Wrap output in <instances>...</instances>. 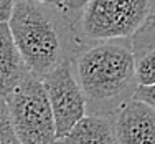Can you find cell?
Instances as JSON below:
<instances>
[{
  "instance_id": "277c9868",
  "label": "cell",
  "mask_w": 155,
  "mask_h": 144,
  "mask_svg": "<svg viewBox=\"0 0 155 144\" xmlns=\"http://www.w3.org/2000/svg\"><path fill=\"white\" fill-rule=\"evenodd\" d=\"M5 99L21 144H60L41 78L30 73Z\"/></svg>"
},
{
  "instance_id": "30bf717a",
  "label": "cell",
  "mask_w": 155,
  "mask_h": 144,
  "mask_svg": "<svg viewBox=\"0 0 155 144\" xmlns=\"http://www.w3.org/2000/svg\"><path fill=\"white\" fill-rule=\"evenodd\" d=\"M0 144H21L13 128L7 99L3 96H0Z\"/></svg>"
},
{
  "instance_id": "3957f363",
  "label": "cell",
  "mask_w": 155,
  "mask_h": 144,
  "mask_svg": "<svg viewBox=\"0 0 155 144\" xmlns=\"http://www.w3.org/2000/svg\"><path fill=\"white\" fill-rule=\"evenodd\" d=\"M153 0H87L76 17L86 45L130 38L152 15Z\"/></svg>"
},
{
  "instance_id": "9a60e30c",
  "label": "cell",
  "mask_w": 155,
  "mask_h": 144,
  "mask_svg": "<svg viewBox=\"0 0 155 144\" xmlns=\"http://www.w3.org/2000/svg\"><path fill=\"white\" fill-rule=\"evenodd\" d=\"M150 18H153V20H155V0H153V10H152V15H150Z\"/></svg>"
},
{
  "instance_id": "6da1fadb",
  "label": "cell",
  "mask_w": 155,
  "mask_h": 144,
  "mask_svg": "<svg viewBox=\"0 0 155 144\" xmlns=\"http://www.w3.org/2000/svg\"><path fill=\"white\" fill-rule=\"evenodd\" d=\"M76 17L63 7L15 0L8 27L31 75L43 78L86 46L78 32Z\"/></svg>"
},
{
  "instance_id": "7c38bea8",
  "label": "cell",
  "mask_w": 155,
  "mask_h": 144,
  "mask_svg": "<svg viewBox=\"0 0 155 144\" xmlns=\"http://www.w3.org/2000/svg\"><path fill=\"white\" fill-rule=\"evenodd\" d=\"M86 2L87 0H64L63 2V9L66 12H69L71 15H78L81 12V9L86 5Z\"/></svg>"
},
{
  "instance_id": "4fadbf2b",
  "label": "cell",
  "mask_w": 155,
  "mask_h": 144,
  "mask_svg": "<svg viewBox=\"0 0 155 144\" xmlns=\"http://www.w3.org/2000/svg\"><path fill=\"white\" fill-rule=\"evenodd\" d=\"M15 0H0V22H8Z\"/></svg>"
},
{
  "instance_id": "5b68a950",
  "label": "cell",
  "mask_w": 155,
  "mask_h": 144,
  "mask_svg": "<svg viewBox=\"0 0 155 144\" xmlns=\"http://www.w3.org/2000/svg\"><path fill=\"white\" fill-rule=\"evenodd\" d=\"M41 80L53 111L56 138L61 139L87 113L86 99L73 75L69 61L58 66Z\"/></svg>"
},
{
  "instance_id": "ba28073f",
  "label": "cell",
  "mask_w": 155,
  "mask_h": 144,
  "mask_svg": "<svg viewBox=\"0 0 155 144\" xmlns=\"http://www.w3.org/2000/svg\"><path fill=\"white\" fill-rule=\"evenodd\" d=\"M139 86L155 83V20L149 18L130 36Z\"/></svg>"
},
{
  "instance_id": "8992f818",
  "label": "cell",
  "mask_w": 155,
  "mask_h": 144,
  "mask_svg": "<svg viewBox=\"0 0 155 144\" xmlns=\"http://www.w3.org/2000/svg\"><path fill=\"white\" fill-rule=\"evenodd\" d=\"M117 144H155V109L130 98L112 114Z\"/></svg>"
},
{
  "instance_id": "8fae6325",
  "label": "cell",
  "mask_w": 155,
  "mask_h": 144,
  "mask_svg": "<svg viewBox=\"0 0 155 144\" xmlns=\"http://www.w3.org/2000/svg\"><path fill=\"white\" fill-rule=\"evenodd\" d=\"M134 98L147 103L149 106H152L155 109V83L153 84H145V86H139L137 91H135V94H134Z\"/></svg>"
},
{
  "instance_id": "9c48e42d",
  "label": "cell",
  "mask_w": 155,
  "mask_h": 144,
  "mask_svg": "<svg viewBox=\"0 0 155 144\" xmlns=\"http://www.w3.org/2000/svg\"><path fill=\"white\" fill-rule=\"evenodd\" d=\"M60 144H117L114 136L112 116L84 114L69 129L66 136L58 139Z\"/></svg>"
},
{
  "instance_id": "52a82bcc",
  "label": "cell",
  "mask_w": 155,
  "mask_h": 144,
  "mask_svg": "<svg viewBox=\"0 0 155 144\" xmlns=\"http://www.w3.org/2000/svg\"><path fill=\"white\" fill-rule=\"evenodd\" d=\"M28 75L30 71L15 45L8 22H0V96L7 98Z\"/></svg>"
},
{
  "instance_id": "5bb4252c",
  "label": "cell",
  "mask_w": 155,
  "mask_h": 144,
  "mask_svg": "<svg viewBox=\"0 0 155 144\" xmlns=\"http://www.w3.org/2000/svg\"><path fill=\"white\" fill-rule=\"evenodd\" d=\"M31 2L48 3V5H54V7H63V2H64V0H31Z\"/></svg>"
},
{
  "instance_id": "7a4b0ae2",
  "label": "cell",
  "mask_w": 155,
  "mask_h": 144,
  "mask_svg": "<svg viewBox=\"0 0 155 144\" xmlns=\"http://www.w3.org/2000/svg\"><path fill=\"white\" fill-rule=\"evenodd\" d=\"M69 65L89 114L112 116L139 88L130 38L89 43Z\"/></svg>"
}]
</instances>
